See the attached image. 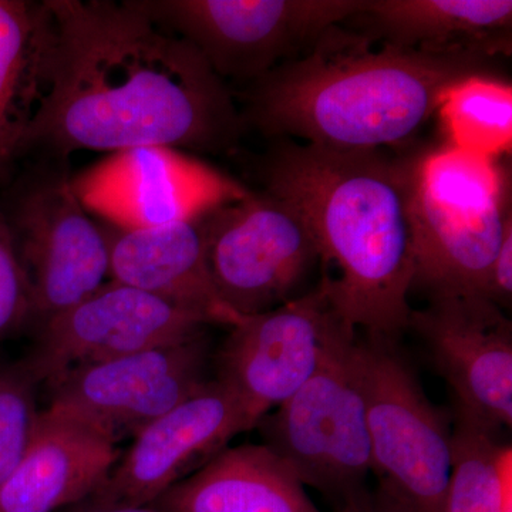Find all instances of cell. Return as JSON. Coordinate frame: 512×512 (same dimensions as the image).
<instances>
[{
  "mask_svg": "<svg viewBox=\"0 0 512 512\" xmlns=\"http://www.w3.org/2000/svg\"><path fill=\"white\" fill-rule=\"evenodd\" d=\"M55 20L49 90L26 151L170 147L222 153L245 130L227 83L138 0H46Z\"/></svg>",
  "mask_w": 512,
  "mask_h": 512,
  "instance_id": "cell-1",
  "label": "cell"
},
{
  "mask_svg": "<svg viewBox=\"0 0 512 512\" xmlns=\"http://www.w3.org/2000/svg\"><path fill=\"white\" fill-rule=\"evenodd\" d=\"M266 191L302 215L340 319L365 335L396 340L409 330L414 258L410 157L285 141L264 165Z\"/></svg>",
  "mask_w": 512,
  "mask_h": 512,
  "instance_id": "cell-2",
  "label": "cell"
},
{
  "mask_svg": "<svg viewBox=\"0 0 512 512\" xmlns=\"http://www.w3.org/2000/svg\"><path fill=\"white\" fill-rule=\"evenodd\" d=\"M497 59L380 45L333 26L305 55L249 84L245 126L339 150H383L416 136L444 94Z\"/></svg>",
  "mask_w": 512,
  "mask_h": 512,
  "instance_id": "cell-3",
  "label": "cell"
},
{
  "mask_svg": "<svg viewBox=\"0 0 512 512\" xmlns=\"http://www.w3.org/2000/svg\"><path fill=\"white\" fill-rule=\"evenodd\" d=\"M413 289L434 298L485 296L512 227L510 171L501 158L443 147L410 157Z\"/></svg>",
  "mask_w": 512,
  "mask_h": 512,
  "instance_id": "cell-4",
  "label": "cell"
},
{
  "mask_svg": "<svg viewBox=\"0 0 512 512\" xmlns=\"http://www.w3.org/2000/svg\"><path fill=\"white\" fill-rule=\"evenodd\" d=\"M356 339L357 330L342 323L311 379L258 423L264 444L338 512L370 493L366 483L373 473Z\"/></svg>",
  "mask_w": 512,
  "mask_h": 512,
  "instance_id": "cell-5",
  "label": "cell"
},
{
  "mask_svg": "<svg viewBox=\"0 0 512 512\" xmlns=\"http://www.w3.org/2000/svg\"><path fill=\"white\" fill-rule=\"evenodd\" d=\"M373 473L413 512H444L453 470V427L424 393L399 342L357 335Z\"/></svg>",
  "mask_w": 512,
  "mask_h": 512,
  "instance_id": "cell-6",
  "label": "cell"
},
{
  "mask_svg": "<svg viewBox=\"0 0 512 512\" xmlns=\"http://www.w3.org/2000/svg\"><path fill=\"white\" fill-rule=\"evenodd\" d=\"M161 28L187 40L222 80L251 84L305 55L366 0H138Z\"/></svg>",
  "mask_w": 512,
  "mask_h": 512,
  "instance_id": "cell-7",
  "label": "cell"
},
{
  "mask_svg": "<svg viewBox=\"0 0 512 512\" xmlns=\"http://www.w3.org/2000/svg\"><path fill=\"white\" fill-rule=\"evenodd\" d=\"M198 224L215 291L239 318L301 296L296 292L320 261L302 215L268 191L220 205Z\"/></svg>",
  "mask_w": 512,
  "mask_h": 512,
  "instance_id": "cell-8",
  "label": "cell"
},
{
  "mask_svg": "<svg viewBox=\"0 0 512 512\" xmlns=\"http://www.w3.org/2000/svg\"><path fill=\"white\" fill-rule=\"evenodd\" d=\"M3 214L28 279L33 329L106 284V235L62 168L46 167L29 175Z\"/></svg>",
  "mask_w": 512,
  "mask_h": 512,
  "instance_id": "cell-9",
  "label": "cell"
},
{
  "mask_svg": "<svg viewBox=\"0 0 512 512\" xmlns=\"http://www.w3.org/2000/svg\"><path fill=\"white\" fill-rule=\"evenodd\" d=\"M72 185L90 215L128 231L198 220L251 192L184 151L158 146L111 153Z\"/></svg>",
  "mask_w": 512,
  "mask_h": 512,
  "instance_id": "cell-10",
  "label": "cell"
},
{
  "mask_svg": "<svg viewBox=\"0 0 512 512\" xmlns=\"http://www.w3.org/2000/svg\"><path fill=\"white\" fill-rule=\"evenodd\" d=\"M207 332L183 342L74 367L52 386L49 409L119 441L200 392L211 379Z\"/></svg>",
  "mask_w": 512,
  "mask_h": 512,
  "instance_id": "cell-11",
  "label": "cell"
},
{
  "mask_svg": "<svg viewBox=\"0 0 512 512\" xmlns=\"http://www.w3.org/2000/svg\"><path fill=\"white\" fill-rule=\"evenodd\" d=\"M342 319L322 281L313 291L232 326L215 356L218 382L255 426L308 382Z\"/></svg>",
  "mask_w": 512,
  "mask_h": 512,
  "instance_id": "cell-12",
  "label": "cell"
},
{
  "mask_svg": "<svg viewBox=\"0 0 512 512\" xmlns=\"http://www.w3.org/2000/svg\"><path fill=\"white\" fill-rule=\"evenodd\" d=\"M208 326L157 296L110 281L33 329L35 343L25 363L37 383L52 387L74 367L183 342Z\"/></svg>",
  "mask_w": 512,
  "mask_h": 512,
  "instance_id": "cell-13",
  "label": "cell"
},
{
  "mask_svg": "<svg viewBox=\"0 0 512 512\" xmlns=\"http://www.w3.org/2000/svg\"><path fill=\"white\" fill-rule=\"evenodd\" d=\"M237 394L217 379L134 436L89 500L106 505H150L165 491L227 448L239 433L254 429Z\"/></svg>",
  "mask_w": 512,
  "mask_h": 512,
  "instance_id": "cell-14",
  "label": "cell"
},
{
  "mask_svg": "<svg viewBox=\"0 0 512 512\" xmlns=\"http://www.w3.org/2000/svg\"><path fill=\"white\" fill-rule=\"evenodd\" d=\"M409 329L456 397L457 409L503 429L512 424V325L485 296L430 299Z\"/></svg>",
  "mask_w": 512,
  "mask_h": 512,
  "instance_id": "cell-15",
  "label": "cell"
},
{
  "mask_svg": "<svg viewBox=\"0 0 512 512\" xmlns=\"http://www.w3.org/2000/svg\"><path fill=\"white\" fill-rule=\"evenodd\" d=\"M116 446L92 424L43 410L28 451L0 487V512H57L82 503L116 466Z\"/></svg>",
  "mask_w": 512,
  "mask_h": 512,
  "instance_id": "cell-16",
  "label": "cell"
},
{
  "mask_svg": "<svg viewBox=\"0 0 512 512\" xmlns=\"http://www.w3.org/2000/svg\"><path fill=\"white\" fill-rule=\"evenodd\" d=\"M198 220L136 231L113 225L103 228L109 245V276L111 281L194 313L210 325L232 328L242 318L215 291Z\"/></svg>",
  "mask_w": 512,
  "mask_h": 512,
  "instance_id": "cell-17",
  "label": "cell"
},
{
  "mask_svg": "<svg viewBox=\"0 0 512 512\" xmlns=\"http://www.w3.org/2000/svg\"><path fill=\"white\" fill-rule=\"evenodd\" d=\"M348 22L380 45L433 55H511V0H366Z\"/></svg>",
  "mask_w": 512,
  "mask_h": 512,
  "instance_id": "cell-18",
  "label": "cell"
},
{
  "mask_svg": "<svg viewBox=\"0 0 512 512\" xmlns=\"http://www.w3.org/2000/svg\"><path fill=\"white\" fill-rule=\"evenodd\" d=\"M150 505L163 512H320L266 444L224 448Z\"/></svg>",
  "mask_w": 512,
  "mask_h": 512,
  "instance_id": "cell-19",
  "label": "cell"
},
{
  "mask_svg": "<svg viewBox=\"0 0 512 512\" xmlns=\"http://www.w3.org/2000/svg\"><path fill=\"white\" fill-rule=\"evenodd\" d=\"M55 20L47 2L0 0V175L25 154L47 90Z\"/></svg>",
  "mask_w": 512,
  "mask_h": 512,
  "instance_id": "cell-20",
  "label": "cell"
},
{
  "mask_svg": "<svg viewBox=\"0 0 512 512\" xmlns=\"http://www.w3.org/2000/svg\"><path fill=\"white\" fill-rule=\"evenodd\" d=\"M500 431L457 409L444 512H511L512 451Z\"/></svg>",
  "mask_w": 512,
  "mask_h": 512,
  "instance_id": "cell-21",
  "label": "cell"
},
{
  "mask_svg": "<svg viewBox=\"0 0 512 512\" xmlns=\"http://www.w3.org/2000/svg\"><path fill=\"white\" fill-rule=\"evenodd\" d=\"M436 114L446 146L490 158L511 153L512 87L495 74L471 76L454 84Z\"/></svg>",
  "mask_w": 512,
  "mask_h": 512,
  "instance_id": "cell-22",
  "label": "cell"
},
{
  "mask_svg": "<svg viewBox=\"0 0 512 512\" xmlns=\"http://www.w3.org/2000/svg\"><path fill=\"white\" fill-rule=\"evenodd\" d=\"M37 384L25 360L0 362V487L19 466L35 434Z\"/></svg>",
  "mask_w": 512,
  "mask_h": 512,
  "instance_id": "cell-23",
  "label": "cell"
},
{
  "mask_svg": "<svg viewBox=\"0 0 512 512\" xmlns=\"http://www.w3.org/2000/svg\"><path fill=\"white\" fill-rule=\"evenodd\" d=\"M32 301L12 232L0 211V339L30 325Z\"/></svg>",
  "mask_w": 512,
  "mask_h": 512,
  "instance_id": "cell-24",
  "label": "cell"
},
{
  "mask_svg": "<svg viewBox=\"0 0 512 512\" xmlns=\"http://www.w3.org/2000/svg\"><path fill=\"white\" fill-rule=\"evenodd\" d=\"M487 298L498 308L507 309L512 301V227L505 232L503 242L491 266Z\"/></svg>",
  "mask_w": 512,
  "mask_h": 512,
  "instance_id": "cell-25",
  "label": "cell"
},
{
  "mask_svg": "<svg viewBox=\"0 0 512 512\" xmlns=\"http://www.w3.org/2000/svg\"><path fill=\"white\" fill-rule=\"evenodd\" d=\"M339 512H413L403 504L399 498L394 497L386 488H377V491H370L362 500L356 504L343 508Z\"/></svg>",
  "mask_w": 512,
  "mask_h": 512,
  "instance_id": "cell-26",
  "label": "cell"
},
{
  "mask_svg": "<svg viewBox=\"0 0 512 512\" xmlns=\"http://www.w3.org/2000/svg\"><path fill=\"white\" fill-rule=\"evenodd\" d=\"M64 512H163L153 505H106L87 500L67 508Z\"/></svg>",
  "mask_w": 512,
  "mask_h": 512,
  "instance_id": "cell-27",
  "label": "cell"
}]
</instances>
